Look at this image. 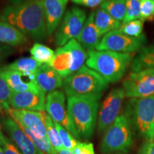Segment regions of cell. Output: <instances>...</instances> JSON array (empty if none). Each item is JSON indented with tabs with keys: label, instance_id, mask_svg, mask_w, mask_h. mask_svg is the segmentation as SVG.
<instances>
[{
	"label": "cell",
	"instance_id": "6da1fadb",
	"mask_svg": "<svg viewBox=\"0 0 154 154\" xmlns=\"http://www.w3.org/2000/svg\"><path fill=\"white\" fill-rule=\"evenodd\" d=\"M0 20L14 26L34 41H44L48 36L43 0L9 4L2 10Z\"/></svg>",
	"mask_w": 154,
	"mask_h": 154
},
{
	"label": "cell",
	"instance_id": "7a4b0ae2",
	"mask_svg": "<svg viewBox=\"0 0 154 154\" xmlns=\"http://www.w3.org/2000/svg\"><path fill=\"white\" fill-rule=\"evenodd\" d=\"M102 95L73 96L67 99V110L74 136L88 140L93 136Z\"/></svg>",
	"mask_w": 154,
	"mask_h": 154
},
{
	"label": "cell",
	"instance_id": "3957f363",
	"mask_svg": "<svg viewBox=\"0 0 154 154\" xmlns=\"http://www.w3.org/2000/svg\"><path fill=\"white\" fill-rule=\"evenodd\" d=\"M133 58L131 54L92 50L87 51L86 65L108 83H116L123 78L131 66Z\"/></svg>",
	"mask_w": 154,
	"mask_h": 154
},
{
	"label": "cell",
	"instance_id": "277c9868",
	"mask_svg": "<svg viewBox=\"0 0 154 154\" xmlns=\"http://www.w3.org/2000/svg\"><path fill=\"white\" fill-rule=\"evenodd\" d=\"M124 114L132 130L146 140L154 138V95L142 99H131Z\"/></svg>",
	"mask_w": 154,
	"mask_h": 154
},
{
	"label": "cell",
	"instance_id": "5b68a950",
	"mask_svg": "<svg viewBox=\"0 0 154 154\" xmlns=\"http://www.w3.org/2000/svg\"><path fill=\"white\" fill-rule=\"evenodd\" d=\"M109 83L99 74L83 66L79 70L63 79V91L69 97L102 95Z\"/></svg>",
	"mask_w": 154,
	"mask_h": 154
},
{
	"label": "cell",
	"instance_id": "8992f818",
	"mask_svg": "<svg viewBox=\"0 0 154 154\" xmlns=\"http://www.w3.org/2000/svg\"><path fill=\"white\" fill-rule=\"evenodd\" d=\"M87 52L76 39H72L56 50L50 66L63 79L68 78L84 66Z\"/></svg>",
	"mask_w": 154,
	"mask_h": 154
},
{
	"label": "cell",
	"instance_id": "52a82bcc",
	"mask_svg": "<svg viewBox=\"0 0 154 154\" xmlns=\"http://www.w3.org/2000/svg\"><path fill=\"white\" fill-rule=\"evenodd\" d=\"M133 130L126 116L123 113L104 132L101 151L103 153H126L133 145Z\"/></svg>",
	"mask_w": 154,
	"mask_h": 154
},
{
	"label": "cell",
	"instance_id": "ba28073f",
	"mask_svg": "<svg viewBox=\"0 0 154 154\" xmlns=\"http://www.w3.org/2000/svg\"><path fill=\"white\" fill-rule=\"evenodd\" d=\"M86 19V13L79 7H74L65 13L61 24L56 31L54 43L61 47L80 35Z\"/></svg>",
	"mask_w": 154,
	"mask_h": 154
},
{
	"label": "cell",
	"instance_id": "9c48e42d",
	"mask_svg": "<svg viewBox=\"0 0 154 154\" xmlns=\"http://www.w3.org/2000/svg\"><path fill=\"white\" fill-rule=\"evenodd\" d=\"M146 42L147 38L145 34L140 37L135 38L127 36L119 29H116L103 36L95 50L111 51L131 54L143 48Z\"/></svg>",
	"mask_w": 154,
	"mask_h": 154
},
{
	"label": "cell",
	"instance_id": "30bf717a",
	"mask_svg": "<svg viewBox=\"0 0 154 154\" xmlns=\"http://www.w3.org/2000/svg\"><path fill=\"white\" fill-rule=\"evenodd\" d=\"M125 97L123 87L113 88L107 94L99 106L97 120L99 134L104 133L120 116Z\"/></svg>",
	"mask_w": 154,
	"mask_h": 154
},
{
	"label": "cell",
	"instance_id": "8fae6325",
	"mask_svg": "<svg viewBox=\"0 0 154 154\" xmlns=\"http://www.w3.org/2000/svg\"><path fill=\"white\" fill-rule=\"evenodd\" d=\"M126 97L142 99L154 95V69L132 72L123 82Z\"/></svg>",
	"mask_w": 154,
	"mask_h": 154
},
{
	"label": "cell",
	"instance_id": "7c38bea8",
	"mask_svg": "<svg viewBox=\"0 0 154 154\" xmlns=\"http://www.w3.org/2000/svg\"><path fill=\"white\" fill-rule=\"evenodd\" d=\"M46 111L52 120L61 125L74 136L72 124L66 106L65 93L60 90L50 92L46 98Z\"/></svg>",
	"mask_w": 154,
	"mask_h": 154
},
{
	"label": "cell",
	"instance_id": "4fadbf2b",
	"mask_svg": "<svg viewBox=\"0 0 154 154\" xmlns=\"http://www.w3.org/2000/svg\"><path fill=\"white\" fill-rule=\"evenodd\" d=\"M7 112L19 126L28 128L41 137H47V130L44 121V111H33L9 108Z\"/></svg>",
	"mask_w": 154,
	"mask_h": 154
},
{
	"label": "cell",
	"instance_id": "5bb4252c",
	"mask_svg": "<svg viewBox=\"0 0 154 154\" xmlns=\"http://www.w3.org/2000/svg\"><path fill=\"white\" fill-rule=\"evenodd\" d=\"M0 76L6 81L11 91H42L36 83L35 74L14 71L5 66H0Z\"/></svg>",
	"mask_w": 154,
	"mask_h": 154
},
{
	"label": "cell",
	"instance_id": "9a60e30c",
	"mask_svg": "<svg viewBox=\"0 0 154 154\" xmlns=\"http://www.w3.org/2000/svg\"><path fill=\"white\" fill-rule=\"evenodd\" d=\"M10 106L15 109L44 111L46 110L45 93L42 91L38 92L11 91Z\"/></svg>",
	"mask_w": 154,
	"mask_h": 154
},
{
	"label": "cell",
	"instance_id": "2e32d148",
	"mask_svg": "<svg viewBox=\"0 0 154 154\" xmlns=\"http://www.w3.org/2000/svg\"><path fill=\"white\" fill-rule=\"evenodd\" d=\"M2 124L13 143L22 154H44L36 147L22 128L12 119L9 117L3 119Z\"/></svg>",
	"mask_w": 154,
	"mask_h": 154
},
{
	"label": "cell",
	"instance_id": "e0dca14e",
	"mask_svg": "<svg viewBox=\"0 0 154 154\" xmlns=\"http://www.w3.org/2000/svg\"><path fill=\"white\" fill-rule=\"evenodd\" d=\"M69 0H43L44 11L48 36L57 30L65 14Z\"/></svg>",
	"mask_w": 154,
	"mask_h": 154
},
{
	"label": "cell",
	"instance_id": "ac0fdd59",
	"mask_svg": "<svg viewBox=\"0 0 154 154\" xmlns=\"http://www.w3.org/2000/svg\"><path fill=\"white\" fill-rule=\"evenodd\" d=\"M35 77L38 86L45 94L63 86V79L48 63H42L35 73Z\"/></svg>",
	"mask_w": 154,
	"mask_h": 154
},
{
	"label": "cell",
	"instance_id": "d6986e66",
	"mask_svg": "<svg viewBox=\"0 0 154 154\" xmlns=\"http://www.w3.org/2000/svg\"><path fill=\"white\" fill-rule=\"evenodd\" d=\"M103 37L99 33L94 22V11L90 13L86 19L80 35L76 38L84 49L92 51L96 49Z\"/></svg>",
	"mask_w": 154,
	"mask_h": 154
},
{
	"label": "cell",
	"instance_id": "ffe728a7",
	"mask_svg": "<svg viewBox=\"0 0 154 154\" xmlns=\"http://www.w3.org/2000/svg\"><path fill=\"white\" fill-rule=\"evenodd\" d=\"M27 37L9 23L0 20V43L12 47L24 45Z\"/></svg>",
	"mask_w": 154,
	"mask_h": 154
},
{
	"label": "cell",
	"instance_id": "44dd1931",
	"mask_svg": "<svg viewBox=\"0 0 154 154\" xmlns=\"http://www.w3.org/2000/svg\"><path fill=\"white\" fill-rule=\"evenodd\" d=\"M131 68L132 72L154 69V42L144 46L133 58Z\"/></svg>",
	"mask_w": 154,
	"mask_h": 154
},
{
	"label": "cell",
	"instance_id": "7402d4cb",
	"mask_svg": "<svg viewBox=\"0 0 154 154\" xmlns=\"http://www.w3.org/2000/svg\"><path fill=\"white\" fill-rule=\"evenodd\" d=\"M94 22L102 36L109 32L119 29L121 26V22L113 18L101 7L94 11Z\"/></svg>",
	"mask_w": 154,
	"mask_h": 154
},
{
	"label": "cell",
	"instance_id": "603a6c76",
	"mask_svg": "<svg viewBox=\"0 0 154 154\" xmlns=\"http://www.w3.org/2000/svg\"><path fill=\"white\" fill-rule=\"evenodd\" d=\"M100 7L113 18L119 22H124L126 14V0H106Z\"/></svg>",
	"mask_w": 154,
	"mask_h": 154
},
{
	"label": "cell",
	"instance_id": "cb8c5ba5",
	"mask_svg": "<svg viewBox=\"0 0 154 154\" xmlns=\"http://www.w3.org/2000/svg\"><path fill=\"white\" fill-rule=\"evenodd\" d=\"M42 63L38 62L32 57H24L17 59L14 62L5 66L8 69L21 72H29L35 74Z\"/></svg>",
	"mask_w": 154,
	"mask_h": 154
},
{
	"label": "cell",
	"instance_id": "d4e9b609",
	"mask_svg": "<svg viewBox=\"0 0 154 154\" xmlns=\"http://www.w3.org/2000/svg\"><path fill=\"white\" fill-rule=\"evenodd\" d=\"M32 57L41 63L50 64L53 60L55 52L51 48L36 42L30 49Z\"/></svg>",
	"mask_w": 154,
	"mask_h": 154
},
{
	"label": "cell",
	"instance_id": "484cf974",
	"mask_svg": "<svg viewBox=\"0 0 154 154\" xmlns=\"http://www.w3.org/2000/svg\"><path fill=\"white\" fill-rule=\"evenodd\" d=\"M44 117L47 130L48 139L55 151H60L61 149H63V146L58 131L55 126L54 122L47 113L44 112Z\"/></svg>",
	"mask_w": 154,
	"mask_h": 154
},
{
	"label": "cell",
	"instance_id": "4316f807",
	"mask_svg": "<svg viewBox=\"0 0 154 154\" xmlns=\"http://www.w3.org/2000/svg\"><path fill=\"white\" fill-rule=\"evenodd\" d=\"M143 23L140 19H134L130 22L122 23L119 30L127 36L135 38L140 37L144 34Z\"/></svg>",
	"mask_w": 154,
	"mask_h": 154
},
{
	"label": "cell",
	"instance_id": "83f0119b",
	"mask_svg": "<svg viewBox=\"0 0 154 154\" xmlns=\"http://www.w3.org/2000/svg\"><path fill=\"white\" fill-rule=\"evenodd\" d=\"M54 122L56 128H57L61 141H62L63 149L72 151L75 146L79 143V142L77 141V140L75 139L74 136L70 132L65 129L61 125L58 124L57 122H55V121H54Z\"/></svg>",
	"mask_w": 154,
	"mask_h": 154
},
{
	"label": "cell",
	"instance_id": "f1b7e54d",
	"mask_svg": "<svg viewBox=\"0 0 154 154\" xmlns=\"http://www.w3.org/2000/svg\"><path fill=\"white\" fill-rule=\"evenodd\" d=\"M140 2L141 0H126V14L122 23L130 22L134 19H140Z\"/></svg>",
	"mask_w": 154,
	"mask_h": 154
},
{
	"label": "cell",
	"instance_id": "f546056e",
	"mask_svg": "<svg viewBox=\"0 0 154 154\" xmlns=\"http://www.w3.org/2000/svg\"><path fill=\"white\" fill-rule=\"evenodd\" d=\"M11 90L6 81L0 76V107L7 111L10 106Z\"/></svg>",
	"mask_w": 154,
	"mask_h": 154
},
{
	"label": "cell",
	"instance_id": "4dcf8cb0",
	"mask_svg": "<svg viewBox=\"0 0 154 154\" xmlns=\"http://www.w3.org/2000/svg\"><path fill=\"white\" fill-rule=\"evenodd\" d=\"M140 20L143 22L154 21V2L151 0H141L140 2Z\"/></svg>",
	"mask_w": 154,
	"mask_h": 154
},
{
	"label": "cell",
	"instance_id": "1f68e13d",
	"mask_svg": "<svg viewBox=\"0 0 154 154\" xmlns=\"http://www.w3.org/2000/svg\"><path fill=\"white\" fill-rule=\"evenodd\" d=\"M0 146L5 154H22L16 145L2 134H0Z\"/></svg>",
	"mask_w": 154,
	"mask_h": 154
},
{
	"label": "cell",
	"instance_id": "d6a6232c",
	"mask_svg": "<svg viewBox=\"0 0 154 154\" xmlns=\"http://www.w3.org/2000/svg\"><path fill=\"white\" fill-rule=\"evenodd\" d=\"M74 154H96L93 143L79 142L72 150Z\"/></svg>",
	"mask_w": 154,
	"mask_h": 154
},
{
	"label": "cell",
	"instance_id": "836d02e7",
	"mask_svg": "<svg viewBox=\"0 0 154 154\" xmlns=\"http://www.w3.org/2000/svg\"><path fill=\"white\" fill-rule=\"evenodd\" d=\"M71 1L76 5L90 7V8H95L101 6L106 0H71Z\"/></svg>",
	"mask_w": 154,
	"mask_h": 154
},
{
	"label": "cell",
	"instance_id": "e575fe53",
	"mask_svg": "<svg viewBox=\"0 0 154 154\" xmlns=\"http://www.w3.org/2000/svg\"><path fill=\"white\" fill-rule=\"evenodd\" d=\"M14 53V47L0 43V64Z\"/></svg>",
	"mask_w": 154,
	"mask_h": 154
},
{
	"label": "cell",
	"instance_id": "d590c367",
	"mask_svg": "<svg viewBox=\"0 0 154 154\" xmlns=\"http://www.w3.org/2000/svg\"><path fill=\"white\" fill-rule=\"evenodd\" d=\"M138 154H154V140H146L142 145Z\"/></svg>",
	"mask_w": 154,
	"mask_h": 154
},
{
	"label": "cell",
	"instance_id": "8d00e7d4",
	"mask_svg": "<svg viewBox=\"0 0 154 154\" xmlns=\"http://www.w3.org/2000/svg\"><path fill=\"white\" fill-rule=\"evenodd\" d=\"M57 154H74L73 153L72 151H70V150L62 149H61L60 151H57Z\"/></svg>",
	"mask_w": 154,
	"mask_h": 154
},
{
	"label": "cell",
	"instance_id": "74e56055",
	"mask_svg": "<svg viewBox=\"0 0 154 154\" xmlns=\"http://www.w3.org/2000/svg\"><path fill=\"white\" fill-rule=\"evenodd\" d=\"M9 2V4H17V3H20L23 2L25 1H29V0H7Z\"/></svg>",
	"mask_w": 154,
	"mask_h": 154
},
{
	"label": "cell",
	"instance_id": "f35d334b",
	"mask_svg": "<svg viewBox=\"0 0 154 154\" xmlns=\"http://www.w3.org/2000/svg\"><path fill=\"white\" fill-rule=\"evenodd\" d=\"M0 154H5V152L3 151V150L2 149L1 146H0Z\"/></svg>",
	"mask_w": 154,
	"mask_h": 154
},
{
	"label": "cell",
	"instance_id": "ab89813d",
	"mask_svg": "<svg viewBox=\"0 0 154 154\" xmlns=\"http://www.w3.org/2000/svg\"><path fill=\"white\" fill-rule=\"evenodd\" d=\"M1 111H2V108L0 107V113H1Z\"/></svg>",
	"mask_w": 154,
	"mask_h": 154
},
{
	"label": "cell",
	"instance_id": "60d3db41",
	"mask_svg": "<svg viewBox=\"0 0 154 154\" xmlns=\"http://www.w3.org/2000/svg\"><path fill=\"white\" fill-rule=\"evenodd\" d=\"M0 134H1V128H0Z\"/></svg>",
	"mask_w": 154,
	"mask_h": 154
},
{
	"label": "cell",
	"instance_id": "b9f144b4",
	"mask_svg": "<svg viewBox=\"0 0 154 154\" xmlns=\"http://www.w3.org/2000/svg\"><path fill=\"white\" fill-rule=\"evenodd\" d=\"M151 1H153L154 2V0H151Z\"/></svg>",
	"mask_w": 154,
	"mask_h": 154
}]
</instances>
